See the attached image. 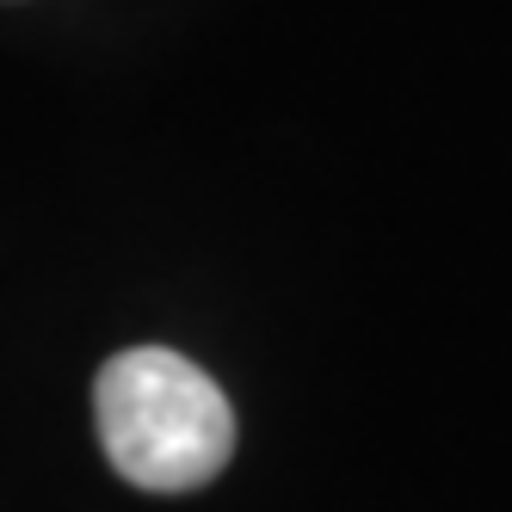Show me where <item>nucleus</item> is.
Instances as JSON below:
<instances>
[{"mask_svg":"<svg viewBox=\"0 0 512 512\" xmlns=\"http://www.w3.org/2000/svg\"><path fill=\"white\" fill-rule=\"evenodd\" d=\"M99 445L124 482L149 494H186L223 475L235 451V414L192 358L167 346L118 352L93 389Z\"/></svg>","mask_w":512,"mask_h":512,"instance_id":"nucleus-1","label":"nucleus"}]
</instances>
